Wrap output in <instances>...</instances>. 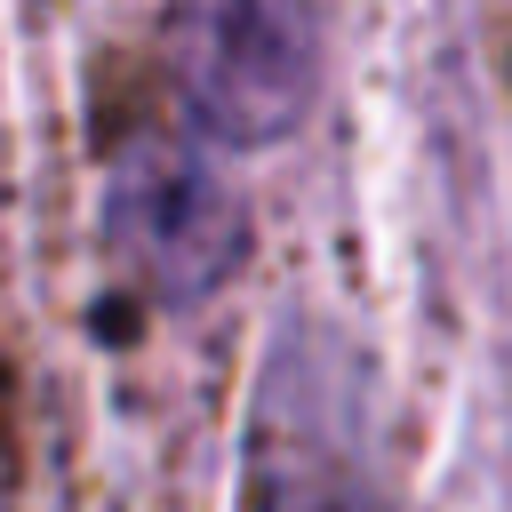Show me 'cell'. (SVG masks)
<instances>
[{
    "label": "cell",
    "instance_id": "6da1fadb",
    "mask_svg": "<svg viewBox=\"0 0 512 512\" xmlns=\"http://www.w3.org/2000/svg\"><path fill=\"white\" fill-rule=\"evenodd\" d=\"M328 32L296 0H200L168 16V72L192 144H280L320 96Z\"/></svg>",
    "mask_w": 512,
    "mask_h": 512
},
{
    "label": "cell",
    "instance_id": "7a4b0ae2",
    "mask_svg": "<svg viewBox=\"0 0 512 512\" xmlns=\"http://www.w3.org/2000/svg\"><path fill=\"white\" fill-rule=\"evenodd\" d=\"M104 240L160 304H200L240 272L248 208L192 136H136L104 192Z\"/></svg>",
    "mask_w": 512,
    "mask_h": 512
},
{
    "label": "cell",
    "instance_id": "3957f363",
    "mask_svg": "<svg viewBox=\"0 0 512 512\" xmlns=\"http://www.w3.org/2000/svg\"><path fill=\"white\" fill-rule=\"evenodd\" d=\"M248 512H384L368 456L336 424V400L320 392V368L296 376L280 352L264 376V416L248 432Z\"/></svg>",
    "mask_w": 512,
    "mask_h": 512
}]
</instances>
